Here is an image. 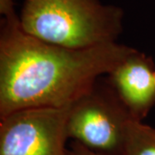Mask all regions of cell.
I'll list each match as a JSON object with an SVG mask.
<instances>
[{
    "label": "cell",
    "instance_id": "obj_3",
    "mask_svg": "<svg viewBox=\"0 0 155 155\" xmlns=\"http://www.w3.org/2000/svg\"><path fill=\"white\" fill-rule=\"evenodd\" d=\"M133 121L107 78H98L87 92L71 104L67 135L97 154L123 155Z\"/></svg>",
    "mask_w": 155,
    "mask_h": 155
},
{
    "label": "cell",
    "instance_id": "obj_7",
    "mask_svg": "<svg viewBox=\"0 0 155 155\" xmlns=\"http://www.w3.org/2000/svg\"><path fill=\"white\" fill-rule=\"evenodd\" d=\"M67 155H99L89 150L78 142L73 141L71 147L67 150Z\"/></svg>",
    "mask_w": 155,
    "mask_h": 155
},
{
    "label": "cell",
    "instance_id": "obj_5",
    "mask_svg": "<svg viewBox=\"0 0 155 155\" xmlns=\"http://www.w3.org/2000/svg\"><path fill=\"white\" fill-rule=\"evenodd\" d=\"M107 77L117 97L135 121L142 122L155 106V62L134 50Z\"/></svg>",
    "mask_w": 155,
    "mask_h": 155
},
{
    "label": "cell",
    "instance_id": "obj_2",
    "mask_svg": "<svg viewBox=\"0 0 155 155\" xmlns=\"http://www.w3.org/2000/svg\"><path fill=\"white\" fill-rule=\"evenodd\" d=\"M123 11L100 0H24L22 29L42 41L73 49L116 42Z\"/></svg>",
    "mask_w": 155,
    "mask_h": 155
},
{
    "label": "cell",
    "instance_id": "obj_1",
    "mask_svg": "<svg viewBox=\"0 0 155 155\" xmlns=\"http://www.w3.org/2000/svg\"><path fill=\"white\" fill-rule=\"evenodd\" d=\"M0 25V117L14 111L71 105L135 48L117 42L73 49L26 33L15 8Z\"/></svg>",
    "mask_w": 155,
    "mask_h": 155
},
{
    "label": "cell",
    "instance_id": "obj_4",
    "mask_svg": "<svg viewBox=\"0 0 155 155\" xmlns=\"http://www.w3.org/2000/svg\"><path fill=\"white\" fill-rule=\"evenodd\" d=\"M70 107L30 108L0 117V155H67Z\"/></svg>",
    "mask_w": 155,
    "mask_h": 155
},
{
    "label": "cell",
    "instance_id": "obj_6",
    "mask_svg": "<svg viewBox=\"0 0 155 155\" xmlns=\"http://www.w3.org/2000/svg\"><path fill=\"white\" fill-rule=\"evenodd\" d=\"M123 155H155V128L133 121L130 124Z\"/></svg>",
    "mask_w": 155,
    "mask_h": 155
}]
</instances>
